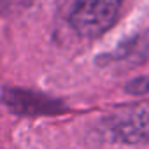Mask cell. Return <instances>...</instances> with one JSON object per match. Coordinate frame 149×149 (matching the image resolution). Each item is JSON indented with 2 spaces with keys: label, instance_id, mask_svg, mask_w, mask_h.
<instances>
[{
  "label": "cell",
  "instance_id": "1",
  "mask_svg": "<svg viewBox=\"0 0 149 149\" xmlns=\"http://www.w3.org/2000/svg\"><path fill=\"white\" fill-rule=\"evenodd\" d=\"M125 0H77L68 21L81 37H98L118 19Z\"/></svg>",
  "mask_w": 149,
  "mask_h": 149
},
{
  "label": "cell",
  "instance_id": "2",
  "mask_svg": "<svg viewBox=\"0 0 149 149\" xmlns=\"http://www.w3.org/2000/svg\"><path fill=\"white\" fill-rule=\"evenodd\" d=\"M107 132L112 140L121 144L149 142V105L123 111L107 123Z\"/></svg>",
  "mask_w": 149,
  "mask_h": 149
},
{
  "label": "cell",
  "instance_id": "3",
  "mask_svg": "<svg viewBox=\"0 0 149 149\" xmlns=\"http://www.w3.org/2000/svg\"><path fill=\"white\" fill-rule=\"evenodd\" d=\"M126 90L133 95H140V93H149V76H142V77H137L135 81H132Z\"/></svg>",
  "mask_w": 149,
  "mask_h": 149
}]
</instances>
